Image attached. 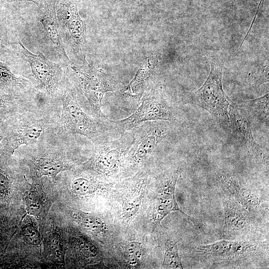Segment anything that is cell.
Masks as SVG:
<instances>
[{"label":"cell","mask_w":269,"mask_h":269,"mask_svg":"<svg viewBox=\"0 0 269 269\" xmlns=\"http://www.w3.org/2000/svg\"><path fill=\"white\" fill-rule=\"evenodd\" d=\"M16 37L15 43L19 45L20 52L30 66L37 88L50 96H53L61 84L63 69L58 64L48 59L42 53L36 54L28 50Z\"/></svg>","instance_id":"obj_6"},{"label":"cell","mask_w":269,"mask_h":269,"mask_svg":"<svg viewBox=\"0 0 269 269\" xmlns=\"http://www.w3.org/2000/svg\"><path fill=\"white\" fill-rule=\"evenodd\" d=\"M81 248L83 252L89 256H94L95 254V249L93 246L87 242L81 243Z\"/></svg>","instance_id":"obj_31"},{"label":"cell","mask_w":269,"mask_h":269,"mask_svg":"<svg viewBox=\"0 0 269 269\" xmlns=\"http://www.w3.org/2000/svg\"><path fill=\"white\" fill-rule=\"evenodd\" d=\"M9 180L7 176L0 171V193H5L9 189Z\"/></svg>","instance_id":"obj_30"},{"label":"cell","mask_w":269,"mask_h":269,"mask_svg":"<svg viewBox=\"0 0 269 269\" xmlns=\"http://www.w3.org/2000/svg\"><path fill=\"white\" fill-rule=\"evenodd\" d=\"M162 267L164 269H182L183 268L180 258L177 242L168 240L165 243Z\"/></svg>","instance_id":"obj_24"},{"label":"cell","mask_w":269,"mask_h":269,"mask_svg":"<svg viewBox=\"0 0 269 269\" xmlns=\"http://www.w3.org/2000/svg\"><path fill=\"white\" fill-rule=\"evenodd\" d=\"M10 33L6 18L0 20V60L7 62L13 58L15 45Z\"/></svg>","instance_id":"obj_23"},{"label":"cell","mask_w":269,"mask_h":269,"mask_svg":"<svg viewBox=\"0 0 269 269\" xmlns=\"http://www.w3.org/2000/svg\"><path fill=\"white\" fill-rule=\"evenodd\" d=\"M3 134H2V133L0 131V142L1 141V139H2L3 138Z\"/></svg>","instance_id":"obj_33"},{"label":"cell","mask_w":269,"mask_h":269,"mask_svg":"<svg viewBox=\"0 0 269 269\" xmlns=\"http://www.w3.org/2000/svg\"><path fill=\"white\" fill-rule=\"evenodd\" d=\"M220 177L236 201L243 207L251 210L259 206V198L245 186L238 178L227 174H222Z\"/></svg>","instance_id":"obj_15"},{"label":"cell","mask_w":269,"mask_h":269,"mask_svg":"<svg viewBox=\"0 0 269 269\" xmlns=\"http://www.w3.org/2000/svg\"><path fill=\"white\" fill-rule=\"evenodd\" d=\"M180 172L172 170L164 176L153 202L152 214L153 230L172 212L178 211L187 216L180 208L176 198L175 189Z\"/></svg>","instance_id":"obj_10"},{"label":"cell","mask_w":269,"mask_h":269,"mask_svg":"<svg viewBox=\"0 0 269 269\" xmlns=\"http://www.w3.org/2000/svg\"><path fill=\"white\" fill-rule=\"evenodd\" d=\"M74 162L64 157L48 154L37 157L32 163V168L37 177L43 176L55 179L61 171L71 168Z\"/></svg>","instance_id":"obj_14"},{"label":"cell","mask_w":269,"mask_h":269,"mask_svg":"<svg viewBox=\"0 0 269 269\" xmlns=\"http://www.w3.org/2000/svg\"><path fill=\"white\" fill-rule=\"evenodd\" d=\"M25 202L29 214L42 222L49 207L42 189L37 185H32L25 195Z\"/></svg>","instance_id":"obj_18"},{"label":"cell","mask_w":269,"mask_h":269,"mask_svg":"<svg viewBox=\"0 0 269 269\" xmlns=\"http://www.w3.org/2000/svg\"><path fill=\"white\" fill-rule=\"evenodd\" d=\"M170 127V122L167 121H151L132 129L134 141L125 162L131 166H135L146 160L166 137Z\"/></svg>","instance_id":"obj_5"},{"label":"cell","mask_w":269,"mask_h":269,"mask_svg":"<svg viewBox=\"0 0 269 269\" xmlns=\"http://www.w3.org/2000/svg\"><path fill=\"white\" fill-rule=\"evenodd\" d=\"M15 98L14 94L0 92V113L12 106Z\"/></svg>","instance_id":"obj_29"},{"label":"cell","mask_w":269,"mask_h":269,"mask_svg":"<svg viewBox=\"0 0 269 269\" xmlns=\"http://www.w3.org/2000/svg\"><path fill=\"white\" fill-rule=\"evenodd\" d=\"M147 182L146 176L138 178L134 191L127 198L123 208V215L126 220H130L133 219L139 210Z\"/></svg>","instance_id":"obj_20"},{"label":"cell","mask_w":269,"mask_h":269,"mask_svg":"<svg viewBox=\"0 0 269 269\" xmlns=\"http://www.w3.org/2000/svg\"><path fill=\"white\" fill-rule=\"evenodd\" d=\"M228 116L230 128L234 134L242 141L253 154L261 160L268 163V156L254 139L250 121L234 102L229 106Z\"/></svg>","instance_id":"obj_11"},{"label":"cell","mask_w":269,"mask_h":269,"mask_svg":"<svg viewBox=\"0 0 269 269\" xmlns=\"http://www.w3.org/2000/svg\"><path fill=\"white\" fill-rule=\"evenodd\" d=\"M39 7L38 20L42 26L43 44L51 54L62 63L69 64L60 36L56 12V0H27Z\"/></svg>","instance_id":"obj_8"},{"label":"cell","mask_w":269,"mask_h":269,"mask_svg":"<svg viewBox=\"0 0 269 269\" xmlns=\"http://www.w3.org/2000/svg\"><path fill=\"white\" fill-rule=\"evenodd\" d=\"M44 124L39 121L16 125L6 137V146L13 153L21 145H30L37 141L44 130Z\"/></svg>","instance_id":"obj_12"},{"label":"cell","mask_w":269,"mask_h":269,"mask_svg":"<svg viewBox=\"0 0 269 269\" xmlns=\"http://www.w3.org/2000/svg\"><path fill=\"white\" fill-rule=\"evenodd\" d=\"M134 139L131 130L124 132L116 139L95 144L88 166L104 176H114L125 163Z\"/></svg>","instance_id":"obj_3"},{"label":"cell","mask_w":269,"mask_h":269,"mask_svg":"<svg viewBox=\"0 0 269 269\" xmlns=\"http://www.w3.org/2000/svg\"><path fill=\"white\" fill-rule=\"evenodd\" d=\"M8 63L0 60V92L14 94L25 83L14 74Z\"/></svg>","instance_id":"obj_21"},{"label":"cell","mask_w":269,"mask_h":269,"mask_svg":"<svg viewBox=\"0 0 269 269\" xmlns=\"http://www.w3.org/2000/svg\"><path fill=\"white\" fill-rule=\"evenodd\" d=\"M57 20L62 43L66 41L74 50L82 51L84 26L73 0H56Z\"/></svg>","instance_id":"obj_9"},{"label":"cell","mask_w":269,"mask_h":269,"mask_svg":"<svg viewBox=\"0 0 269 269\" xmlns=\"http://www.w3.org/2000/svg\"><path fill=\"white\" fill-rule=\"evenodd\" d=\"M176 119L177 113L171 103L158 91L152 89L144 93L139 106L132 115L114 122L123 133L145 122L165 121L173 123Z\"/></svg>","instance_id":"obj_4"},{"label":"cell","mask_w":269,"mask_h":269,"mask_svg":"<svg viewBox=\"0 0 269 269\" xmlns=\"http://www.w3.org/2000/svg\"><path fill=\"white\" fill-rule=\"evenodd\" d=\"M224 210V228L228 231L243 229L247 223L246 213L243 207L231 198H225L223 202Z\"/></svg>","instance_id":"obj_16"},{"label":"cell","mask_w":269,"mask_h":269,"mask_svg":"<svg viewBox=\"0 0 269 269\" xmlns=\"http://www.w3.org/2000/svg\"><path fill=\"white\" fill-rule=\"evenodd\" d=\"M248 244L236 241L220 240L215 243L199 245L196 247L200 255L219 258H226L239 255L252 248Z\"/></svg>","instance_id":"obj_13"},{"label":"cell","mask_w":269,"mask_h":269,"mask_svg":"<svg viewBox=\"0 0 269 269\" xmlns=\"http://www.w3.org/2000/svg\"><path fill=\"white\" fill-rule=\"evenodd\" d=\"M61 120L70 134L83 135L94 144L111 140L123 134L116 127L114 121L108 117H91L82 109L73 94L66 90L62 97Z\"/></svg>","instance_id":"obj_1"},{"label":"cell","mask_w":269,"mask_h":269,"mask_svg":"<svg viewBox=\"0 0 269 269\" xmlns=\"http://www.w3.org/2000/svg\"><path fill=\"white\" fill-rule=\"evenodd\" d=\"M44 252L47 258L55 264L60 266L64 265L65 250L58 229L53 230L45 239Z\"/></svg>","instance_id":"obj_19"},{"label":"cell","mask_w":269,"mask_h":269,"mask_svg":"<svg viewBox=\"0 0 269 269\" xmlns=\"http://www.w3.org/2000/svg\"><path fill=\"white\" fill-rule=\"evenodd\" d=\"M22 235L29 244L37 246L41 241V235L37 228L33 223H28L22 228Z\"/></svg>","instance_id":"obj_27"},{"label":"cell","mask_w":269,"mask_h":269,"mask_svg":"<svg viewBox=\"0 0 269 269\" xmlns=\"http://www.w3.org/2000/svg\"><path fill=\"white\" fill-rule=\"evenodd\" d=\"M73 218L80 226L94 234H103L107 231L105 223L97 216L79 211L74 213Z\"/></svg>","instance_id":"obj_22"},{"label":"cell","mask_w":269,"mask_h":269,"mask_svg":"<svg viewBox=\"0 0 269 269\" xmlns=\"http://www.w3.org/2000/svg\"><path fill=\"white\" fill-rule=\"evenodd\" d=\"M78 85L88 100L94 117H107L102 111V99L105 93L112 91L113 87L104 75L90 68H82L72 62L68 64Z\"/></svg>","instance_id":"obj_7"},{"label":"cell","mask_w":269,"mask_h":269,"mask_svg":"<svg viewBox=\"0 0 269 269\" xmlns=\"http://www.w3.org/2000/svg\"><path fill=\"white\" fill-rule=\"evenodd\" d=\"M223 69L222 60L213 58L207 79L199 89L190 93L186 102L200 107L208 112L222 125L230 128L228 110L233 102L223 90Z\"/></svg>","instance_id":"obj_2"},{"label":"cell","mask_w":269,"mask_h":269,"mask_svg":"<svg viewBox=\"0 0 269 269\" xmlns=\"http://www.w3.org/2000/svg\"><path fill=\"white\" fill-rule=\"evenodd\" d=\"M94 179L85 175H80L75 178L71 182V189L76 195L85 196L93 193L98 187Z\"/></svg>","instance_id":"obj_25"},{"label":"cell","mask_w":269,"mask_h":269,"mask_svg":"<svg viewBox=\"0 0 269 269\" xmlns=\"http://www.w3.org/2000/svg\"><path fill=\"white\" fill-rule=\"evenodd\" d=\"M125 251L128 257L131 262H136L142 256V246L140 243L132 241L125 247Z\"/></svg>","instance_id":"obj_28"},{"label":"cell","mask_w":269,"mask_h":269,"mask_svg":"<svg viewBox=\"0 0 269 269\" xmlns=\"http://www.w3.org/2000/svg\"><path fill=\"white\" fill-rule=\"evenodd\" d=\"M156 61L151 63H145L140 68L134 78L130 84L124 89L126 92H129L132 93L134 89L136 88L139 85L142 83L151 75Z\"/></svg>","instance_id":"obj_26"},{"label":"cell","mask_w":269,"mask_h":269,"mask_svg":"<svg viewBox=\"0 0 269 269\" xmlns=\"http://www.w3.org/2000/svg\"><path fill=\"white\" fill-rule=\"evenodd\" d=\"M269 93L261 97L246 101L238 104L250 121L269 122Z\"/></svg>","instance_id":"obj_17"},{"label":"cell","mask_w":269,"mask_h":269,"mask_svg":"<svg viewBox=\"0 0 269 269\" xmlns=\"http://www.w3.org/2000/svg\"><path fill=\"white\" fill-rule=\"evenodd\" d=\"M11 2H12V0H0V20L6 18L7 4Z\"/></svg>","instance_id":"obj_32"}]
</instances>
